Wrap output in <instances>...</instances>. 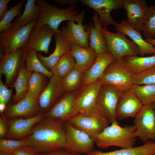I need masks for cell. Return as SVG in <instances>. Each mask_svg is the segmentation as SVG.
I'll use <instances>...</instances> for the list:
<instances>
[{"label":"cell","instance_id":"obj_1","mask_svg":"<svg viewBox=\"0 0 155 155\" xmlns=\"http://www.w3.org/2000/svg\"><path fill=\"white\" fill-rule=\"evenodd\" d=\"M26 138V146L40 153L64 150L66 139L65 122L44 117L32 127L31 133Z\"/></svg>","mask_w":155,"mask_h":155},{"label":"cell","instance_id":"obj_2","mask_svg":"<svg viewBox=\"0 0 155 155\" xmlns=\"http://www.w3.org/2000/svg\"><path fill=\"white\" fill-rule=\"evenodd\" d=\"M36 2L40 6L41 12L34 28L47 24L56 33H59L61 30L58 29V27L64 21L73 20L78 24L82 23L85 13L84 11L79 13L75 9V6L60 9L49 4L44 0H36Z\"/></svg>","mask_w":155,"mask_h":155},{"label":"cell","instance_id":"obj_3","mask_svg":"<svg viewBox=\"0 0 155 155\" xmlns=\"http://www.w3.org/2000/svg\"><path fill=\"white\" fill-rule=\"evenodd\" d=\"M133 125L120 126L116 120L106 127L97 137L95 143L100 148L106 149L115 146L127 148L133 147L136 141Z\"/></svg>","mask_w":155,"mask_h":155},{"label":"cell","instance_id":"obj_4","mask_svg":"<svg viewBox=\"0 0 155 155\" xmlns=\"http://www.w3.org/2000/svg\"><path fill=\"white\" fill-rule=\"evenodd\" d=\"M133 74L125 65L123 58L110 63L98 80L102 85L111 87L121 94L131 89L134 85Z\"/></svg>","mask_w":155,"mask_h":155},{"label":"cell","instance_id":"obj_5","mask_svg":"<svg viewBox=\"0 0 155 155\" xmlns=\"http://www.w3.org/2000/svg\"><path fill=\"white\" fill-rule=\"evenodd\" d=\"M102 30L108 51L115 60L126 56L140 55L138 46L132 40L128 39L125 34L118 31L113 33L106 27H102Z\"/></svg>","mask_w":155,"mask_h":155},{"label":"cell","instance_id":"obj_6","mask_svg":"<svg viewBox=\"0 0 155 155\" xmlns=\"http://www.w3.org/2000/svg\"><path fill=\"white\" fill-rule=\"evenodd\" d=\"M37 20L35 19L22 27L11 28L0 33V50L3 55L13 52L20 48L25 47Z\"/></svg>","mask_w":155,"mask_h":155},{"label":"cell","instance_id":"obj_7","mask_svg":"<svg viewBox=\"0 0 155 155\" xmlns=\"http://www.w3.org/2000/svg\"><path fill=\"white\" fill-rule=\"evenodd\" d=\"M134 134L145 142L155 141V104L144 105L135 117Z\"/></svg>","mask_w":155,"mask_h":155},{"label":"cell","instance_id":"obj_8","mask_svg":"<svg viewBox=\"0 0 155 155\" xmlns=\"http://www.w3.org/2000/svg\"><path fill=\"white\" fill-rule=\"evenodd\" d=\"M102 85L98 79L78 91L74 106L79 114L90 116L97 113L96 100Z\"/></svg>","mask_w":155,"mask_h":155},{"label":"cell","instance_id":"obj_9","mask_svg":"<svg viewBox=\"0 0 155 155\" xmlns=\"http://www.w3.org/2000/svg\"><path fill=\"white\" fill-rule=\"evenodd\" d=\"M65 123L66 139L65 150L85 155L94 150L95 142L88 135L67 121Z\"/></svg>","mask_w":155,"mask_h":155},{"label":"cell","instance_id":"obj_10","mask_svg":"<svg viewBox=\"0 0 155 155\" xmlns=\"http://www.w3.org/2000/svg\"><path fill=\"white\" fill-rule=\"evenodd\" d=\"M25 49V47L21 48L13 52L0 54V73L5 76V84L7 88L11 87L24 64Z\"/></svg>","mask_w":155,"mask_h":155},{"label":"cell","instance_id":"obj_11","mask_svg":"<svg viewBox=\"0 0 155 155\" xmlns=\"http://www.w3.org/2000/svg\"><path fill=\"white\" fill-rule=\"evenodd\" d=\"M121 94L113 88L102 85L97 98V113L106 119L110 124L117 120L116 107Z\"/></svg>","mask_w":155,"mask_h":155},{"label":"cell","instance_id":"obj_12","mask_svg":"<svg viewBox=\"0 0 155 155\" xmlns=\"http://www.w3.org/2000/svg\"><path fill=\"white\" fill-rule=\"evenodd\" d=\"M67 121L87 133L94 142L98 135L110 124L106 119L97 113L90 116L78 114Z\"/></svg>","mask_w":155,"mask_h":155},{"label":"cell","instance_id":"obj_13","mask_svg":"<svg viewBox=\"0 0 155 155\" xmlns=\"http://www.w3.org/2000/svg\"><path fill=\"white\" fill-rule=\"evenodd\" d=\"M123 0H81L83 4L94 9L98 15L100 22L103 27L117 23L111 15V11L123 7Z\"/></svg>","mask_w":155,"mask_h":155},{"label":"cell","instance_id":"obj_14","mask_svg":"<svg viewBox=\"0 0 155 155\" xmlns=\"http://www.w3.org/2000/svg\"><path fill=\"white\" fill-rule=\"evenodd\" d=\"M62 78L54 75L38 99L39 107L44 113L49 111L65 93L61 85Z\"/></svg>","mask_w":155,"mask_h":155},{"label":"cell","instance_id":"obj_15","mask_svg":"<svg viewBox=\"0 0 155 155\" xmlns=\"http://www.w3.org/2000/svg\"><path fill=\"white\" fill-rule=\"evenodd\" d=\"M78 91L65 93L55 105L44 114V117L58 119L65 122L79 114L74 103Z\"/></svg>","mask_w":155,"mask_h":155},{"label":"cell","instance_id":"obj_16","mask_svg":"<svg viewBox=\"0 0 155 155\" xmlns=\"http://www.w3.org/2000/svg\"><path fill=\"white\" fill-rule=\"evenodd\" d=\"M144 105L131 89L121 93L117 102L116 112V119L135 118Z\"/></svg>","mask_w":155,"mask_h":155},{"label":"cell","instance_id":"obj_17","mask_svg":"<svg viewBox=\"0 0 155 155\" xmlns=\"http://www.w3.org/2000/svg\"><path fill=\"white\" fill-rule=\"evenodd\" d=\"M44 113L25 119H11L8 122V129L5 136L9 139H23L31 133L32 127L44 117Z\"/></svg>","mask_w":155,"mask_h":155},{"label":"cell","instance_id":"obj_18","mask_svg":"<svg viewBox=\"0 0 155 155\" xmlns=\"http://www.w3.org/2000/svg\"><path fill=\"white\" fill-rule=\"evenodd\" d=\"M55 31L47 24L43 25L37 28H33L25 47L26 53L30 50L49 53V47Z\"/></svg>","mask_w":155,"mask_h":155},{"label":"cell","instance_id":"obj_19","mask_svg":"<svg viewBox=\"0 0 155 155\" xmlns=\"http://www.w3.org/2000/svg\"><path fill=\"white\" fill-rule=\"evenodd\" d=\"M66 26H62L61 33L71 43L84 48L89 47L88 41L90 32V22L88 25L76 24L73 20L67 21Z\"/></svg>","mask_w":155,"mask_h":155},{"label":"cell","instance_id":"obj_20","mask_svg":"<svg viewBox=\"0 0 155 155\" xmlns=\"http://www.w3.org/2000/svg\"><path fill=\"white\" fill-rule=\"evenodd\" d=\"M128 22L137 31L142 32L148 7L144 0H123Z\"/></svg>","mask_w":155,"mask_h":155},{"label":"cell","instance_id":"obj_21","mask_svg":"<svg viewBox=\"0 0 155 155\" xmlns=\"http://www.w3.org/2000/svg\"><path fill=\"white\" fill-rule=\"evenodd\" d=\"M6 117L12 119L20 117H31L42 112L38 100L26 96L15 104L9 105L5 111Z\"/></svg>","mask_w":155,"mask_h":155},{"label":"cell","instance_id":"obj_22","mask_svg":"<svg viewBox=\"0 0 155 155\" xmlns=\"http://www.w3.org/2000/svg\"><path fill=\"white\" fill-rule=\"evenodd\" d=\"M55 41V47L53 52L46 57L40 53H37L38 58L48 70L50 71L60 58L65 55L69 53L71 43L61 33H56L54 35Z\"/></svg>","mask_w":155,"mask_h":155},{"label":"cell","instance_id":"obj_23","mask_svg":"<svg viewBox=\"0 0 155 155\" xmlns=\"http://www.w3.org/2000/svg\"><path fill=\"white\" fill-rule=\"evenodd\" d=\"M115 60L108 52L97 54L96 59L93 65L84 73L82 86L98 80L103 75L107 66Z\"/></svg>","mask_w":155,"mask_h":155},{"label":"cell","instance_id":"obj_24","mask_svg":"<svg viewBox=\"0 0 155 155\" xmlns=\"http://www.w3.org/2000/svg\"><path fill=\"white\" fill-rule=\"evenodd\" d=\"M117 31L121 32L128 36L138 46L140 56L145 55H155V47L144 39L140 32H139L127 22L123 20L115 26Z\"/></svg>","mask_w":155,"mask_h":155},{"label":"cell","instance_id":"obj_25","mask_svg":"<svg viewBox=\"0 0 155 155\" xmlns=\"http://www.w3.org/2000/svg\"><path fill=\"white\" fill-rule=\"evenodd\" d=\"M70 54L75 59V67L85 73L93 65L97 54L92 48H82L75 43H71Z\"/></svg>","mask_w":155,"mask_h":155},{"label":"cell","instance_id":"obj_26","mask_svg":"<svg viewBox=\"0 0 155 155\" xmlns=\"http://www.w3.org/2000/svg\"><path fill=\"white\" fill-rule=\"evenodd\" d=\"M85 155H155V141H149L139 146L107 152L94 150Z\"/></svg>","mask_w":155,"mask_h":155},{"label":"cell","instance_id":"obj_27","mask_svg":"<svg viewBox=\"0 0 155 155\" xmlns=\"http://www.w3.org/2000/svg\"><path fill=\"white\" fill-rule=\"evenodd\" d=\"M92 19L94 27L90 22L89 47L94 50L97 54L108 52L105 39L102 32V26L99 21L98 15L96 12L93 15Z\"/></svg>","mask_w":155,"mask_h":155},{"label":"cell","instance_id":"obj_28","mask_svg":"<svg viewBox=\"0 0 155 155\" xmlns=\"http://www.w3.org/2000/svg\"><path fill=\"white\" fill-rule=\"evenodd\" d=\"M32 73L27 70L25 64L21 67L11 87L15 90V94L13 98V104L17 103L26 96L29 89V78Z\"/></svg>","mask_w":155,"mask_h":155},{"label":"cell","instance_id":"obj_29","mask_svg":"<svg viewBox=\"0 0 155 155\" xmlns=\"http://www.w3.org/2000/svg\"><path fill=\"white\" fill-rule=\"evenodd\" d=\"M123 60L125 66L133 74L142 72L155 65V55L128 56L123 57Z\"/></svg>","mask_w":155,"mask_h":155},{"label":"cell","instance_id":"obj_30","mask_svg":"<svg viewBox=\"0 0 155 155\" xmlns=\"http://www.w3.org/2000/svg\"><path fill=\"white\" fill-rule=\"evenodd\" d=\"M35 0H27L22 14L13 23L12 28L15 29L24 26L33 20L38 18L41 12L39 4H36Z\"/></svg>","mask_w":155,"mask_h":155},{"label":"cell","instance_id":"obj_31","mask_svg":"<svg viewBox=\"0 0 155 155\" xmlns=\"http://www.w3.org/2000/svg\"><path fill=\"white\" fill-rule=\"evenodd\" d=\"M84 73L75 67L62 78L61 85L65 93L78 91L82 86Z\"/></svg>","mask_w":155,"mask_h":155},{"label":"cell","instance_id":"obj_32","mask_svg":"<svg viewBox=\"0 0 155 155\" xmlns=\"http://www.w3.org/2000/svg\"><path fill=\"white\" fill-rule=\"evenodd\" d=\"M48 79L41 73L32 72L29 79L28 90L26 96L38 100L40 94L48 84Z\"/></svg>","mask_w":155,"mask_h":155},{"label":"cell","instance_id":"obj_33","mask_svg":"<svg viewBox=\"0 0 155 155\" xmlns=\"http://www.w3.org/2000/svg\"><path fill=\"white\" fill-rule=\"evenodd\" d=\"M37 51L30 50L25 54L24 61L27 70L30 72H36L41 73L49 80L53 75V73L47 69L40 62L37 56Z\"/></svg>","mask_w":155,"mask_h":155},{"label":"cell","instance_id":"obj_34","mask_svg":"<svg viewBox=\"0 0 155 155\" xmlns=\"http://www.w3.org/2000/svg\"><path fill=\"white\" fill-rule=\"evenodd\" d=\"M131 89L144 105L155 102V84H134Z\"/></svg>","mask_w":155,"mask_h":155},{"label":"cell","instance_id":"obj_35","mask_svg":"<svg viewBox=\"0 0 155 155\" xmlns=\"http://www.w3.org/2000/svg\"><path fill=\"white\" fill-rule=\"evenodd\" d=\"M70 52L63 56L51 68L54 75L62 78L75 67V62Z\"/></svg>","mask_w":155,"mask_h":155},{"label":"cell","instance_id":"obj_36","mask_svg":"<svg viewBox=\"0 0 155 155\" xmlns=\"http://www.w3.org/2000/svg\"><path fill=\"white\" fill-rule=\"evenodd\" d=\"M25 1V0L20 1L16 5L11 7L5 12L0 21L1 33L12 28V21L15 17L20 15L21 7Z\"/></svg>","mask_w":155,"mask_h":155},{"label":"cell","instance_id":"obj_37","mask_svg":"<svg viewBox=\"0 0 155 155\" xmlns=\"http://www.w3.org/2000/svg\"><path fill=\"white\" fill-rule=\"evenodd\" d=\"M146 38L155 37V5L148 7L146 13L142 31Z\"/></svg>","mask_w":155,"mask_h":155},{"label":"cell","instance_id":"obj_38","mask_svg":"<svg viewBox=\"0 0 155 155\" xmlns=\"http://www.w3.org/2000/svg\"><path fill=\"white\" fill-rule=\"evenodd\" d=\"M133 84H155V65L140 73L133 75Z\"/></svg>","mask_w":155,"mask_h":155},{"label":"cell","instance_id":"obj_39","mask_svg":"<svg viewBox=\"0 0 155 155\" xmlns=\"http://www.w3.org/2000/svg\"><path fill=\"white\" fill-rule=\"evenodd\" d=\"M27 140L25 138L21 140L7 139L0 138V151L13 153L16 150L26 146Z\"/></svg>","mask_w":155,"mask_h":155},{"label":"cell","instance_id":"obj_40","mask_svg":"<svg viewBox=\"0 0 155 155\" xmlns=\"http://www.w3.org/2000/svg\"><path fill=\"white\" fill-rule=\"evenodd\" d=\"M4 84L1 79V75L0 74V103L7 104L11 98L12 94V89H9Z\"/></svg>","mask_w":155,"mask_h":155},{"label":"cell","instance_id":"obj_41","mask_svg":"<svg viewBox=\"0 0 155 155\" xmlns=\"http://www.w3.org/2000/svg\"><path fill=\"white\" fill-rule=\"evenodd\" d=\"M13 153L14 155H40V153L36 150L27 146L16 150Z\"/></svg>","mask_w":155,"mask_h":155},{"label":"cell","instance_id":"obj_42","mask_svg":"<svg viewBox=\"0 0 155 155\" xmlns=\"http://www.w3.org/2000/svg\"><path fill=\"white\" fill-rule=\"evenodd\" d=\"M8 123L3 115L0 117V138L5 137L8 130Z\"/></svg>","mask_w":155,"mask_h":155},{"label":"cell","instance_id":"obj_43","mask_svg":"<svg viewBox=\"0 0 155 155\" xmlns=\"http://www.w3.org/2000/svg\"><path fill=\"white\" fill-rule=\"evenodd\" d=\"M10 0H0V20L3 18L4 14L7 10V4Z\"/></svg>","mask_w":155,"mask_h":155},{"label":"cell","instance_id":"obj_44","mask_svg":"<svg viewBox=\"0 0 155 155\" xmlns=\"http://www.w3.org/2000/svg\"><path fill=\"white\" fill-rule=\"evenodd\" d=\"M40 155H81V154L63 150L50 153H40Z\"/></svg>","mask_w":155,"mask_h":155},{"label":"cell","instance_id":"obj_45","mask_svg":"<svg viewBox=\"0 0 155 155\" xmlns=\"http://www.w3.org/2000/svg\"><path fill=\"white\" fill-rule=\"evenodd\" d=\"M75 0H53V1L58 3L62 4H68L70 6H75L77 2Z\"/></svg>","mask_w":155,"mask_h":155},{"label":"cell","instance_id":"obj_46","mask_svg":"<svg viewBox=\"0 0 155 155\" xmlns=\"http://www.w3.org/2000/svg\"><path fill=\"white\" fill-rule=\"evenodd\" d=\"M6 104L4 103H0V113L1 116L3 115V112L6 107Z\"/></svg>","mask_w":155,"mask_h":155},{"label":"cell","instance_id":"obj_47","mask_svg":"<svg viewBox=\"0 0 155 155\" xmlns=\"http://www.w3.org/2000/svg\"><path fill=\"white\" fill-rule=\"evenodd\" d=\"M145 41L152 45H155V39L154 38H146L145 39Z\"/></svg>","mask_w":155,"mask_h":155},{"label":"cell","instance_id":"obj_48","mask_svg":"<svg viewBox=\"0 0 155 155\" xmlns=\"http://www.w3.org/2000/svg\"><path fill=\"white\" fill-rule=\"evenodd\" d=\"M0 155H14L13 153H9L0 151Z\"/></svg>","mask_w":155,"mask_h":155}]
</instances>
